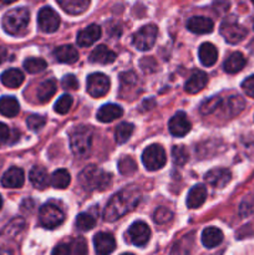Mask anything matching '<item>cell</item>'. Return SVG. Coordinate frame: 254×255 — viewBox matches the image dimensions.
<instances>
[{"label":"cell","instance_id":"obj_1","mask_svg":"<svg viewBox=\"0 0 254 255\" xmlns=\"http://www.w3.org/2000/svg\"><path fill=\"white\" fill-rule=\"evenodd\" d=\"M142 193L137 186H128L115 194L104 211V219L107 222H115L133 211L141 201Z\"/></svg>","mask_w":254,"mask_h":255},{"label":"cell","instance_id":"obj_2","mask_svg":"<svg viewBox=\"0 0 254 255\" xmlns=\"http://www.w3.org/2000/svg\"><path fill=\"white\" fill-rule=\"evenodd\" d=\"M79 182L86 191H105L111 186L112 174L101 171L91 164L79 174Z\"/></svg>","mask_w":254,"mask_h":255},{"label":"cell","instance_id":"obj_3","mask_svg":"<svg viewBox=\"0 0 254 255\" xmlns=\"http://www.w3.org/2000/svg\"><path fill=\"white\" fill-rule=\"evenodd\" d=\"M25 229V221L15 218L0 232V255H14L17 248V238Z\"/></svg>","mask_w":254,"mask_h":255},{"label":"cell","instance_id":"obj_4","mask_svg":"<svg viewBox=\"0 0 254 255\" xmlns=\"http://www.w3.org/2000/svg\"><path fill=\"white\" fill-rule=\"evenodd\" d=\"M30 12L26 7H15L2 16L1 25L9 35H22L29 25Z\"/></svg>","mask_w":254,"mask_h":255},{"label":"cell","instance_id":"obj_5","mask_svg":"<svg viewBox=\"0 0 254 255\" xmlns=\"http://www.w3.org/2000/svg\"><path fill=\"white\" fill-rule=\"evenodd\" d=\"M94 132L87 126H77L70 133V147L72 153L79 158H84L90 153Z\"/></svg>","mask_w":254,"mask_h":255},{"label":"cell","instance_id":"obj_6","mask_svg":"<svg viewBox=\"0 0 254 255\" xmlns=\"http://www.w3.org/2000/svg\"><path fill=\"white\" fill-rule=\"evenodd\" d=\"M65 214L56 204L46 203L40 208L39 221L44 228L55 229L64 223Z\"/></svg>","mask_w":254,"mask_h":255},{"label":"cell","instance_id":"obj_7","mask_svg":"<svg viewBox=\"0 0 254 255\" xmlns=\"http://www.w3.org/2000/svg\"><path fill=\"white\" fill-rule=\"evenodd\" d=\"M166 152L161 144H151L142 153V163L148 171H157L166 164Z\"/></svg>","mask_w":254,"mask_h":255},{"label":"cell","instance_id":"obj_8","mask_svg":"<svg viewBox=\"0 0 254 255\" xmlns=\"http://www.w3.org/2000/svg\"><path fill=\"white\" fill-rule=\"evenodd\" d=\"M219 31H221L222 36L226 39L227 42L229 44H238L242 40L246 39L247 29L244 26H242L236 19H226L221 24L219 27Z\"/></svg>","mask_w":254,"mask_h":255},{"label":"cell","instance_id":"obj_9","mask_svg":"<svg viewBox=\"0 0 254 255\" xmlns=\"http://www.w3.org/2000/svg\"><path fill=\"white\" fill-rule=\"evenodd\" d=\"M110 79L106 75L101 72H94L89 75L86 82V89L90 96L99 99V97L105 96L110 90Z\"/></svg>","mask_w":254,"mask_h":255},{"label":"cell","instance_id":"obj_10","mask_svg":"<svg viewBox=\"0 0 254 255\" xmlns=\"http://www.w3.org/2000/svg\"><path fill=\"white\" fill-rule=\"evenodd\" d=\"M157 37V27L153 24L146 25V26L141 27L136 34L133 35V42L134 47H137L141 51H147V50L152 49V46L156 42Z\"/></svg>","mask_w":254,"mask_h":255},{"label":"cell","instance_id":"obj_11","mask_svg":"<svg viewBox=\"0 0 254 255\" xmlns=\"http://www.w3.org/2000/svg\"><path fill=\"white\" fill-rule=\"evenodd\" d=\"M37 24L41 31L54 32L60 26V16L51 7H42L37 15Z\"/></svg>","mask_w":254,"mask_h":255},{"label":"cell","instance_id":"obj_12","mask_svg":"<svg viewBox=\"0 0 254 255\" xmlns=\"http://www.w3.org/2000/svg\"><path fill=\"white\" fill-rule=\"evenodd\" d=\"M128 241L137 247H144L151 238L149 227L143 222H134L127 232Z\"/></svg>","mask_w":254,"mask_h":255},{"label":"cell","instance_id":"obj_13","mask_svg":"<svg viewBox=\"0 0 254 255\" xmlns=\"http://www.w3.org/2000/svg\"><path fill=\"white\" fill-rule=\"evenodd\" d=\"M168 128L172 136L183 137L191 131V122L184 112L179 111L171 117L168 122Z\"/></svg>","mask_w":254,"mask_h":255},{"label":"cell","instance_id":"obj_14","mask_svg":"<svg viewBox=\"0 0 254 255\" xmlns=\"http://www.w3.org/2000/svg\"><path fill=\"white\" fill-rule=\"evenodd\" d=\"M94 246L97 255H110L116 248V242L111 233L100 232L95 236Z\"/></svg>","mask_w":254,"mask_h":255},{"label":"cell","instance_id":"obj_15","mask_svg":"<svg viewBox=\"0 0 254 255\" xmlns=\"http://www.w3.org/2000/svg\"><path fill=\"white\" fill-rule=\"evenodd\" d=\"M232 178V173L227 168H213L204 176L207 183L217 189H221L229 183Z\"/></svg>","mask_w":254,"mask_h":255},{"label":"cell","instance_id":"obj_16","mask_svg":"<svg viewBox=\"0 0 254 255\" xmlns=\"http://www.w3.org/2000/svg\"><path fill=\"white\" fill-rule=\"evenodd\" d=\"M100 37H101V27L96 24H92L77 34L76 41L79 46L87 47L96 42Z\"/></svg>","mask_w":254,"mask_h":255},{"label":"cell","instance_id":"obj_17","mask_svg":"<svg viewBox=\"0 0 254 255\" xmlns=\"http://www.w3.org/2000/svg\"><path fill=\"white\" fill-rule=\"evenodd\" d=\"M25 174L19 167H11L4 173L1 178V184L5 188H20L24 186Z\"/></svg>","mask_w":254,"mask_h":255},{"label":"cell","instance_id":"obj_18","mask_svg":"<svg viewBox=\"0 0 254 255\" xmlns=\"http://www.w3.org/2000/svg\"><path fill=\"white\" fill-rule=\"evenodd\" d=\"M89 60L92 64H112L116 60V54L107 46H105V45H99V46L92 50L89 56Z\"/></svg>","mask_w":254,"mask_h":255},{"label":"cell","instance_id":"obj_19","mask_svg":"<svg viewBox=\"0 0 254 255\" xmlns=\"http://www.w3.org/2000/svg\"><path fill=\"white\" fill-rule=\"evenodd\" d=\"M207 82H208V77H207L206 72L198 70V71H194L191 75V77L187 80L186 85H184V90L191 95L198 94L199 91H202L206 87Z\"/></svg>","mask_w":254,"mask_h":255},{"label":"cell","instance_id":"obj_20","mask_svg":"<svg viewBox=\"0 0 254 255\" xmlns=\"http://www.w3.org/2000/svg\"><path fill=\"white\" fill-rule=\"evenodd\" d=\"M187 27L189 31L194 32V34H209L213 31L214 24L208 17L193 16L187 22Z\"/></svg>","mask_w":254,"mask_h":255},{"label":"cell","instance_id":"obj_21","mask_svg":"<svg viewBox=\"0 0 254 255\" xmlns=\"http://www.w3.org/2000/svg\"><path fill=\"white\" fill-rule=\"evenodd\" d=\"M207 199V188L203 184H197L192 187L187 196V207L189 209L199 208Z\"/></svg>","mask_w":254,"mask_h":255},{"label":"cell","instance_id":"obj_22","mask_svg":"<svg viewBox=\"0 0 254 255\" xmlns=\"http://www.w3.org/2000/svg\"><path fill=\"white\" fill-rule=\"evenodd\" d=\"M54 56L62 64H74L79 60V52L72 45H61L54 50Z\"/></svg>","mask_w":254,"mask_h":255},{"label":"cell","instance_id":"obj_23","mask_svg":"<svg viewBox=\"0 0 254 255\" xmlns=\"http://www.w3.org/2000/svg\"><path fill=\"white\" fill-rule=\"evenodd\" d=\"M198 56L202 65H204L207 67L213 66L217 62V59H218V50L211 42H204V44H202L199 46Z\"/></svg>","mask_w":254,"mask_h":255},{"label":"cell","instance_id":"obj_24","mask_svg":"<svg viewBox=\"0 0 254 255\" xmlns=\"http://www.w3.org/2000/svg\"><path fill=\"white\" fill-rule=\"evenodd\" d=\"M222 242H223V232L216 227H208L202 233V244L206 248H216Z\"/></svg>","mask_w":254,"mask_h":255},{"label":"cell","instance_id":"obj_25","mask_svg":"<svg viewBox=\"0 0 254 255\" xmlns=\"http://www.w3.org/2000/svg\"><path fill=\"white\" fill-rule=\"evenodd\" d=\"M29 178L32 186L36 189H41V191L46 188L50 184L49 173H47L46 169L41 166L32 167V169L29 173Z\"/></svg>","mask_w":254,"mask_h":255},{"label":"cell","instance_id":"obj_26","mask_svg":"<svg viewBox=\"0 0 254 255\" xmlns=\"http://www.w3.org/2000/svg\"><path fill=\"white\" fill-rule=\"evenodd\" d=\"M124 115V110L115 104L104 105L101 109L97 111V120L101 122H112L115 120L120 119Z\"/></svg>","mask_w":254,"mask_h":255},{"label":"cell","instance_id":"obj_27","mask_svg":"<svg viewBox=\"0 0 254 255\" xmlns=\"http://www.w3.org/2000/svg\"><path fill=\"white\" fill-rule=\"evenodd\" d=\"M222 106H224V116L226 117H234L243 111L246 102L238 95H234L227 99V102L222 100Z\"/></svg>","mask_w":254,"mask_h":255},{"label":"cell","instance_id":"obj_28","mask_svg":"<svg viewBox=\"0 0 254 255\" xmlns=\"http://www.w3.org/2000/svg\"><path fill=\"white\" fill-rule=\"evenodd\" d=\"M1 84L9 89H16L24 82V74L19 69H9L0 76Z\"/></svg>","mask_w":254,"mask_h":255},{"label":"cell","instance_id":"obj_29","mask_svg":"<svg viewBox=\"0 0 254 255\" xmlns=\"http://www.w3.org/2000/svg\"><path fill=\"white\" fill-rule=\"evenodd\" d=\"M57 4L62 7L65 12L71 15L82 14L90 6L89 0H59Z\"/></svg>","mask_w":254,"mask_h":255},{"label":"cell","instance_id":"obj_30","mask_svg":"<svg viewBox=\"0 0 254 255\" xmlns=\"http://www.w3.org/2000/svg\"><path fill=\"white\" fill-rule=\"evenodd\" d=\"M247 64V60L242 52H233L228 56V59L224 61V71L228 74H236L239 72Z\"/></svg>","mask_w":254,"mask_h":255},{"label":"cell","instance_id":"obj_31","mask_svg":"<svg viewBox=\"0 0 254 255\" xmlns=\"http://www.w3.org/2000/svg\"><path fill=\"white\" fill-rule=\"evenodd\" d=\"M20 105L12 96H2L0 99V114L5 117H15L19 114Z\"/></svg>","mask_w":254,"mask_h":255},{"label":"cell","instance_id":"obj_32","mask_svg":"<svg viewBox=\"0 0 254 255\" xmlns=\"http://www.w3.org/2000/svg\"><path fill=\"white\" fill-rule=\"evenodd\" d=\"M56 92V84L54 80H45L37 86L36 96L40 102H47Z\"/></svg>","mask_w":254,"mask_h":255},{"label":"cell","instance_id":"obj_33","mask_svg":"<svg viewBox=\"0 0 254 255\" xmlns=\"http://www.w3.org/2000/svg\"><path fill=\"white\" fill-rule=\"evenodd\" d=\"M70 182H71V176H70L69 172L64 168L55 171L54 173H52L51 179H50V184L57 189L67 188Z\"/></svg>","mask_w":254,"mask_h":255},{"label":"cell","instance_id":"obj_34","mask_svg":"<svg viewBox=\"0 0 254 255\" xmlns=\"http://www.w3.org/2000/svg\"><path fill=\"white\" fill-rule=\"evenodd\" d=\"M134 126L132 124H128V122H122L119 126L116 127V131H115V138H116V142L119 144L126 143L129 139V137L133 133Z\"/></svg>","mask_w":254,"mask_h":255},{"label":"cell","instance_id":"obj_35","mask_svg":"<svg viewBox=\"0 0 254 255\" xmlns=\"http://www.w3.org/2000/svg\"><path fill=\"white\" fill-rule=\"evenodd\" d=\"M47 67L46 61L40 57H29L24 61V69L29 74H37V72L44 71Z\"/></svg>","mask_w":254,"mask_h":255},{"label":"cell","instance_id":"obj_36","mask_svg":"<svg viewBox=\"0 0 254 255\" xmlns=\"http://www.w3.org/2000/svg\"><path fill=\"white\" fill-rule=\"evenodd\" d=\"M119 171L122 176H132L137 171V163L131 156L122 157L119 161Z\"/></svg>","mask_w":254,"mask_h":255},{"label":"cell","instance_id":"obj_37","mask_svg":"<svg viewBox=\"0 0 254 255\" xmlns=\"http://www.w3.org/2000/svg\"><path fill=\"white\" fill-rule=\"evenodd\" d=\"M75 224H76V228L79 229V231L87 232L90 231V229L94 228L96 222H95L94 217L90 216L89 213H80L79 216L76 217V222H75Z\"/></svg>","mask_w":254,"mask_h":255},{"label":"cell","instance_id":"obj_38","mask_svg":"<svg viewBox=\"0 0 254 255\" xmlns=\"http://www.w3.org/2000/svg\"><path fill=\"white\" fill-rule=\"evenodd\" d=\"M222 105V99L221 97H212V99L206 100L204 102H202L201 107H199V111H201L202 115L207 116V115H211L213 112H216L217 110H219Z\"/></svg>","mask_w":254,"mask_h":255},{"label":"cell","instance_id":"obj_39","mask_svg":"<svg viewBox=\"0 0 254 255\" xmlns=\"http://www.w3.org/2000/svg\"><path fill=\"white\" fill-rule=\"evenodd\" d=\"M172 159L173 163L177 166H183L188 161V152H187L186 147L179 144V146H174L172 148Z\"/></svg>","mask_w":254,"mask_h":255},{"label":"cell","instance_id":"obj_40","mask_svg":"<svg viewBox=\"0 0 254 255\" xmlns=\"http://www.w3.org/2000/svg\"><path fill=\"white\" fill-rule=\"evenodd\" d=\"M72 102L74 101H72V97L70 96V95H62V96L57 100L56 104H55V106H54L55 112L59 115L67 114V112H69V110L71 109Z\"/></svg>","mask_w":254,"mask_h":255},{"label":"cell","instance_id":"obj_41","mask_svg":"<svg viewBox=\"0 0 254 255\" xmlns=\"http://www.w3.org/2000/svg\"><path fill=\"white\" fill-rule=\"evenodd\" d=\"M120 80H121V91H126V89H131V87L137 86V76L134 75V72L128 71V72H122L121 76H120Z\"/></svg>","mask_w":254,"mask_h":255},{"label":"cell","instance_id":"obj_42","mask_svg":"<svg viewBox=\"0 0 254 255\" xmlns=\"http://www.w3.org/2000/svg\"><path fill=\"white\" fill-rule=\"evenodd\" d=\"M173 217V213L169 211L168 208H164V207H159L156 209V212L153 213V221L157 224H166L167 222H169Z\"/></svg>","mask_w":254,"mask_h":255},{"label":"cell","instance_id":"obj_43","mask_svg":"<svg viewBox=\"0 0 254 255\" xmlns=\"http://www.w3.org/2000/svg\"><path fill=\"white\" fill-rule=\"evenodd\" d=\"M71 255H87L89 251H87V243L85 238L79 237V238L74 239L71 243Z\"/></svg>","mask_w":254,"mask_h":255},{"label":"cell","instance_id":"obj_44","mask_svg":"<svg viewBox=\"0 0 254 255\" xmlns=\"http://www.w3.org/2000/svg\"><path fill=\"white\" fill-rule=\"evenodd\" d=\"M45 124H46L45 117L40 116V115H31L26 120L27 127L30 129H32V131H39V129H41L45 126Z\"/></svg>","mask_w":254,"mask_h":255},{"label":"cell","instance_id":"obj_45","mask_svg":"<svg viewBox=\"0 0 254 255\" xmlns=\"http://www.w3.org/2000/svg\"><path fill=\"white\" fill-rule=\"evenodd\" d=\"M61 86L64 90H70V91H75V90L79 89V81H77L76 76L75 75H66V76L62 79Z\"/></svg>","mask_w":254,"mask_h":255},{"label":"cell","instance_id":"obj_46","mask_svg":"<svg viewBox=\"0 0 254 255\" xmlns=\"http://www.w3.org/2000/svg\"><path fill=\"white\" fill-rule=\"evenodd\" d=\"M242 89H243V91L246 92L249 97L254 99V75L247 77V79L242 82Z\"/></svg>","mask_w":254,"mask_h":255},{"label":"cell","instance_id":"obj_47","mask_svg":"<svg viewBox=\"0 0 254 255\" xmlns=\"http://www.w3.org/2000/svg\"><path fill=\"white\" fill-rule=\"evenodd\" d=\"M141 67L144 72H153L157 69V62L153 57H143L141 60Z\"/></svg>","mask_w":254,"mask_h":255},{"label":"cell","instance_id":"obj_48","mask_svg":"<svg viewBox=\"0 0 254 255\" xmlns=\"http://www.w3.org/2000/svg\"><path fill=\"white\" fill-rule=\"evenodd\" d=\"M10 138V129L5 124L0 122V147L7 143Z\"/></svg>","mask_w":254,"mask_h":255},{"label":"cell","instance_id":"obj_49","mask_svg":"<svg viewBox=\"0 0 254 255\" xmlns=\"http://www.w3.org/2000/svg\"><path fill=\"white\" fill-rule=\"evenodd\" d=\"M51 255H71V247L66 243L59 244L55 247Z\"/></svg>","mask_w":254,"mask_h":255},{"label":"cell","instance_id":"obj_50","mask_svg":"<svg viewBox=\"0 0 254 255\" xmlns=\"http://www.w3.org/2000/svg\"><path fill=\"white\" fill-rule=\"evenodd\" d=\"M7 57V50L5 49V47L0 46V64H2V62L6 60Z\"/></svg>","mask_w":254,"mask_h":255},{"label":"cell","instance_id":"obj_51","mask_svg":"<svg viewBox=\"0 0 254 255\" xmlns=\"http://www.w3.org/2000/svg\"><path fill=\"white\" fill-rule=\"evenodd\" d=\"M1 207H2V198L1 196H0V209H1Z\"/></svg>","mask_w":254,"mask_h":255},{"label":"cell","instance_id":"obj_52","mask_svg":"<svg viewBox=\"0 0 254 255\" xmlns=\"http://www.w3.org/2000/svg\"><path fill=\"white\" fill-rule=\"evenodd\" d=\"M121 255H134V254H131V253H125V254H121Z\"/></svg>","mask_w":254,"mask_h":255},{"label":"cell","instance_id":"obj_53","mask_svg":"<svg viewBox=\"0 0 254 255\" xmlns=\"http://www.w3.org/2000/svg\"><path fill=\"white\" fill-rule=\"evenodd\" d=\"M253 27H254V21H253Z\"/></svg>","mask_w":254,"mask_h":255}]
</instances>
